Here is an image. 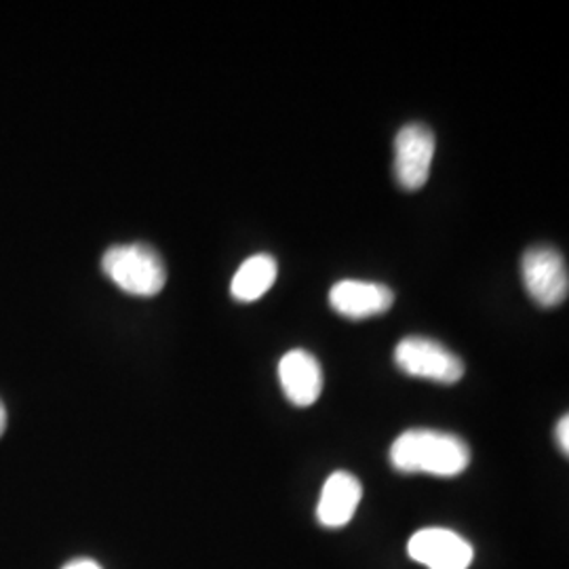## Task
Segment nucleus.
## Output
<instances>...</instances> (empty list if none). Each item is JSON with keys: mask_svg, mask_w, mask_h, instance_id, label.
<instances>
[{"mask_svg": "<svg viewBox=\"0 0 569 569\" xmlns=\"http://www.w3.org/2000/svg\"><path fill=\"white\" fill-rule=\"evenodd\" d=\"M279 380L289 403L308 407L323 392V369L308 350H289L279 363Z\"/></svg>", "mask_w": 569, "mask_h": 569, "instance_id": "0eeeda50", "label": "nucleus"}, {"mask_svg": "<svg viewBox=\"0 0 569 569\" xmlns=\"http://www.w3.org/2000/svg\"><path fill=\"white\" fill-rule=\"evenodd\" d=\"M395 363L407 376L437 385H456L465 376V363L458 355L422 336H409L401 340L395 348Z\"/></svg>", "mask_w": 569, "mask_h": 569, "instance_id": "7ed1b4c3", "label": "nucleus"}, {"mask_svg": "<svg viewBox=\"0 0 569 569\" xmlns=\"http://www.w3.org/2000/svg\"><path fill=\"white\" fill-rule=\"evenodd\" d=\"M435 133L427 124H406L395 140V178L399 186L413 192L428 182L430 164L435 159Z\"/></svg>", "mask_w": 569, "mask_h": 569, "instance_id": "39448f33", "label": "nucleus"}, {"mask_svg": "<svg viewBox=\"0 0 569 569\" xmlns=\"http://www.w3.org/2000/svg\"><path fill=\"white\" fill-rule=\"evenodd\" d=\"M361 498H363V488L355 475L346 470L333 472L321 489V498L317 507L319 523L329 529L345 528L352 521L355 512L361 505Z\"/></svg>", "mask_w": 569, "mask_h": 569, "instance_id": "1a4fd4ad", "label": "nucleus"}, {"mask_svg": "<svg viewBox=\"0 0 569 569\" xmlns=\"http://www.w3.org/2000/svg\"><path fill=\"white\" fill-rule=\"evenodd\" d=\"M407 555L428 569H468L475 550L467 538L451 529L427 528L409 538Z\"/></svg>", "mask_w": 569, "mask_h": 569, "instance_id": "423d86ee", "label": "nucleus"}, {"mask_svg": "<svg viewBox=\"0 0 569 569\" xmlns=\"http://www.w3.org/2000/svg\"><path fill=\"white\" fill-rule=\"evenodd\" d=\"M277 274H279V266L272 256L268 253L251 256L232 277L230 293L239 302H256L274 284Z\"/></svg>", "mask_w": 569, "mask_h": 569, "instance_id": "9d476101", "label": "nucleus"}, {"mask_svg": "<svg viewBox=\"0 0 569 569\" xmlns=\"http://www.w3.org/2000/svg\"><path fill=\"white\" fill-rule=\"evenodd\" d=\"M390 465L409 475L458 477L470 465V449L451 432L413 428L399 435L392 443Z\"/></svg>", "mask_w": 569, "mask_h": 569, "instance_id": "f257e3e1", "label": "nucleus"}, {"mask_svg": "<svg viewBox=\"0 0 569 569\" xmlns=\"http://www.w3.org/2000/svg\"><path fill=\"white\" fill-rule=\"evenodd\" d=\"M102 268L112 283L140 298L161 293L167 283L163 258L143 243L110 247L103 256Z\"/></svg>", "mask_w": 569, "mask_h": 569, "instance_id": "f03ea898", "label": "nucleus"}, {"mask_svg": "<svg viewBox=\"0 0 569 569\" xmlns=\"http://www.w3.org/2000/svg\"><path fill=\"white\" fill-rule=\"evenodd\" d=\"M521 274L536 305L552 308L566 302L569 291L568 264L557 249L549 244L531 247L523 256Z\"/></svg>", "mask_w": 569, "mask_h": 569, "instance_id": "20e7f679", "label": "nucleus"}, {"mask_svg": "<svg viewBox=\"0 0 569 569\" xmlns=\"http://www.w3.org/2000/svg\"><path fill=\"white\" fill-rule=\"evenodd\" d=\"M63 569H102L100 568V563H96V561H91V559H77V561H72V563H68Z\"/></svg>", "mask_w": 569, "mask_h": 569, "instance_id": "f8f14e48", "label": "nucleus"}, {"mask_svg": "<svg viewBox=\"0 0 569 569\" xmlns=\"http://www.w3.org/2000/svg\"><path fill=\"white\" fill-rule=\"evenodd\" d=\"M557 443H559V449L568 456L569 453V418L568 416H563L561 418V422L557 425Z\"/></svg>", "mask_w": 569, "mask_h": 569, "instance_id": "9b49d317", "label": "nucleus"}, {"mask_svg": "<svg viewBox=\"0 0 569 569\" xmlns=\"http://www.w3.org/2000/svg\"><path fill=\"white\" fill-rule=\"evenodd\" d=\"M4 428H7V409H4L2 401H0V437H2Z\"/></svg>", "mask_w": 569, "mask_h": 569, "instance_id": "ddd939ff", "label": "nucleus"}, {"mask_svg": "<svg viewBox=\"0 0 569 569\" xmlns=\"http://www.w3.org/2000/svg\"><path fill=\"white\" fill-rule=\"evenodd\" d=\"M329 305L338 315L357 321L385 315L395 305V293L387 284L346 279L331 287Z\"/></svg>", "mask_w": 569, "mask_h": 569, "instance_id": "6e6552de", "label": "nucleus"}]
</instances>
